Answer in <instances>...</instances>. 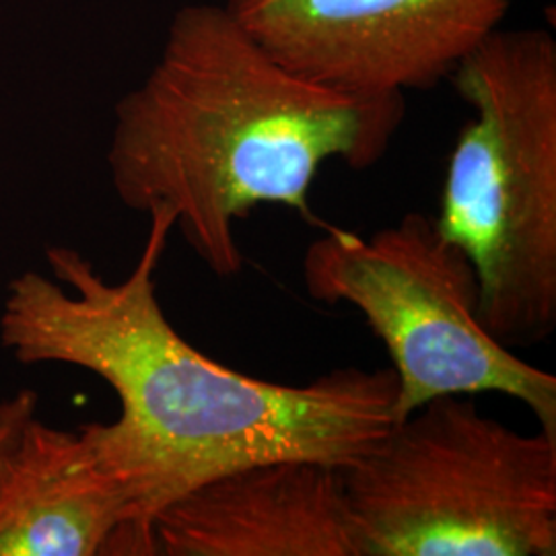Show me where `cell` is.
I'll return each mask as SVG.
<instances>
[{"mask_svg":"<svg viewBox=\"0 0 556 556\" xmlns=\"http://www.w3.org/2000/svg\"><path fill=\"white\" fill-rule=\"evenodd\" d=\"M135 268L108 280L68 245L46 250L54 280L13 278L0 344L23 365L60 363L103 379L119 417L100 422L153 521L169 503L229 470L312 459L344 470L394 425V369H334L303 386L252 378L206 357L172 326L155 275L176 217L155 208Z\"/></svg>","mask_w":556,"mask_h":556,"instance_id":"cell-1","label":"cell"},{"mask_svg":"<svg viewBox=\"0 0 556 556\" xmlns=\"http://www.w3.org/2000/svg\"><path fill=\"white\" fill-rule=\"evenodd\" d=\"M404 108L355 100L278 62L220 0L172 21L161 59L116 105L108 151L124 206L165 208L206 268H243L236 225L262 204L314 220L326 161L378 163Z\"/></svg>","mask_w":556,"mask_h":556,"instance_id":"cell-2","label":"cell"},{"mask_svg":"<svg viewBox=\"0 0 556 556\" xmlns=\"http://www.w3.org/2000/svg\"><path fill=\"white\" fill-rule=\"evenodd\" d=\"M452 83L475 112L447 163L439 231L478 278L484 328L509 349L556 328V41L497 29Z\"/></svg>","mask_w":556,"mask_h":556,"instance_id":"cell-3","label":"cell"},{"mask_svg":"<svg viewBox=\"0 0 556 556\" xmlns=\"http://www.w3.org/2000/svg\"><path fill=\"white\" fill-rule=\"evenodd\" d=\"M357 556H555L556 433L441 396L342 470Z\"/></svg>","mask_w":556,"mask_h":556,"instance_id":"cell-4","label":"cell"},{"mask_svg":"<svg viewBox=\"0 0 556 556\" xmlns=\"http://www.w3.org/2000/svg\"><path fill=\"white\" fill-rule=\"evenodd\" d=\"M318 303H346L392 358L394 420L441 396L495 392L519 400L556 433V378L517 357L478 312V278L466 252L422 213L369 238L328 227L301 262Z\"/></svg>","mask_w":556,"mask_h":556,"instance_id":"cell-5","label":"cell"},{"mask_svg":"<svg viewBox=\"0 0 556 556\" xmlns=\"http://www.w3.org/2000/svg\"><path fill=\"white\" fill-rule=\"evenodd\" d=\"M514 0H225L287 68L355 100L404 108L452 79Z\"/></svg>","mask_w":556,"mask_h":556,"instance_id":"cell-6","label":"cell"},{"mask_svg":"<svg viewBox=\"0 0 556 556\" xmlns=\"http://www.w3.org/2000/svg\"><path fill=\"white\" fill-rule=\"evenodd\" d=\"M157 555L139 491L100 422L29 418L0 457V556Z\"/></svg>","mask_w":556,"mask_h":556,"instance_id":"cell-7","label":"cell"},{"mask_svg":"<svg viewBox=\"0 0 556 556\" xmlns=\"http://www.w3.org/2000/svg\"><path fill=\"white\" fill-rule=\"evenodd\" d=\"M167 556H357L342 470L268 459L188 491L153 521Z\"/></svg>","mask_w":556,"mask_h":556,"instance_id":"cell-8","label":"cell"},{"mask_svg":"<svg viewBox=\"0 0 556 556\" xmlns=\"http://www.w3.org/2000/svg\"><path fill=\"white\" fill-rule=\"evenodd\" d=\"M38 394L34 390H21L11 397L0 400V457L9 450L13 439L20 435L23 425L38 413Z\"/></svg>","mask_w":556,"mask_h":556,"instance_id":"cell-9","label":"cell"}]
</instances>
